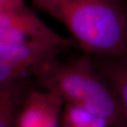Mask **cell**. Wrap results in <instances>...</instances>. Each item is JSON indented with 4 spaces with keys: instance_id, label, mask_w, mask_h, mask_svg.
<instances>
[{
    "instance_id": "cell-1",
    "label": "cell",
    "mask_w": 127,
    "mask_h": 127,
    "mask_svg": "<svg viewBox=\"0 0 127 127\" xmlns=\"http://www.w3.org/2000/svg\"><path fill=\"white\" fill-rule=\"evenodd\" d=\"M67 28L86 55H127V0H31Z\"/></svg>"
},
{
    "instance_id": "cell-2",
    "label": "cell",
    "mask_w": 127,
    "mask_h": 127,
    "mask_svg": "<svg viewBox=\"0 0 127 127\" xmlns=\"http://www.w3.org/2000/svg\"><path fill=\"white\" fill-rule=\"evenodd\" d=\"M45 91L104 119L110 127H125L122 109L112 88L85 55L68 62L56 59L37 66L31 72Z\"/></svg>"
},
{
    "instance_id": "cell-3",
    "label": "cell",
    "mask_w": 127,
    "mask_h": 127,
    "mask_svg": "<svg viewBox=\"0 0 127 127\" xmlns=\"http://www.w3.org/2000/svg\"><path fill=\"white\" fill-rule=\"evenodd\" d=\"M43 43L78 47L72 38L62 36L47 26L28 6L0 13V44Z\"/></svg>"
},
{
    "instance_id": "cell-4",
    "label": "cell",
    "mask_w": 127,
    "mask_h": 127,
    "mask_svg": "<svg viewBox=\"0 0 127 127\" xmlns=\"http://www.w3.org/2000/svg\"><path fill=\"white\" fill-rule=\"evenodd\" d=\"M72 48L62 44L10 45L0 44V84H7L26 78V74L42 62L56 59Z\"/></svg>"
},
{
    "instance_id": "cell-5",
    "label": "cell",
    "mask_w": 127,
    "mask_h": 127,
    "mask_svg": "<svg viewBox=\"0 0 127 127\" xmlns=\"http://www.w3.org/2000/svg\"><path fill=\"white\" fill-rule=\"evenodd\" d=\"M64 103L52 92L32 88L18 113L15 127H61Z\"/></svg>"
},
{
    "instance_id": "cell-6",
    "label": "cell",
    "mask_w": 127,
    "mask_h": 127,
    "mask_svg": "<svg viewBox=\"0 0 127 127\" xmlns=\"http://www.w3.org/2000/svg\"><path fill=\"white\" fill-rule=\"evenodd\" d=\"M95 68L117 97L127 127V55L119 57H92Z\"/></svg>"
},
{
    "instance_id": "cell-7",
    "label": "cell",
    "mask_w": 127,
    "mask_h": 127,
    "mask_svg": "<svg viewBox=\"0 0 127 127\" xmlns=\"http://www.w3.org/2000/svg\"><path fill=\"white\" fill-rule=\"evenodd\" d=\"M32 89L26 78L0 84V127H15L18 113Z\"/></svg>"
},
{
    "instance_id": "cell-8",
    "label": "cell",
    "mask_w": 127,
    "mask_h": 127,
    "mask_svg": "<svg viewBox=\"0 0 127 127\" xmlns=\"http://www.w3.org/2000/svg\"><path fill=\"white\" fill-rule=\"evenodd\" d=\"M61 127H110L104 119L71 104L63 109Z\"/></svg>"
},
{
    "instance_id": "cell-9",
    "label": "cell",
    "mask_w": 127,
    "mask_h": 127,
    "mask_svg": "<svg viewBox=\"0 0 127 127\" xmlns=\"http://www.w3.org/2000/svg\"><path fill=\"white\" fill-rule=\"evenodd\" d=\"M27 6L25 0H0V13L21 9Z\"/></svg>"
},
{
    "instance_id": "cell-10",
    "label": "cell",
    "mask_w": 127,
    "mask_h": 127,
    "mask_svg": "<svg viewBox=\"0 0 127 127\" xmlns=\"http://www.w3.org/2000/svg\"></svg>"
}]
</instances>
